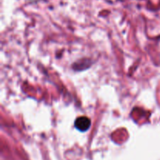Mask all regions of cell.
Instances as JSON below:
<instances>
[{
    "mask_svg": "<svg viewBox=\"0 0 160 160\" xmlns=\"http://www.w3.org/2000/svg\"><path fill=\"white\" fill-rule=\"evenodd\" d=\"M74 125L78 131L85 132L90 128L91 120L87 117H79L75 120Z\"/></svg>",
    "mask_w": 160,
    "mask_h": 160,
    "instance_id": "obj_1",
    "label": "cell"
}]
</instances>
